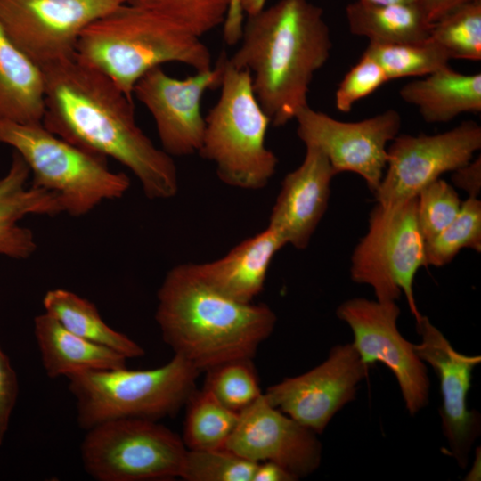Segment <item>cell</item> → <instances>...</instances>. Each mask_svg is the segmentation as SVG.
Returning a JSON list of instances; mask_svg holds the SVG:
<instances>
[{
	"label": "cell",
	"instance_id": "cell-1",
	"mask_svg": "<svg viewBox=\"0 0 481 481\" xmlns=\"http://www.w3.org/2000/svg\"><path fill=\"white\" fill-rule=\"evenodd\" d=\"M43 126L54 135L128 168L151 200L179 189L173 157L138 126L133 99L108 77L74 57L43 69Z\"/></svg>",
	"mask_w": 481,
	"mask_h": 481
},
{
	"label": "cell",
	"instance_id": "cell-2",
	"mask_svg": "<svg viewBox=\"0 0 481 481\" xmlns=\"http://www.w3.org/2000/svg\"><path fill=\"white\" fill-rule=\"evenodd\" d=\"M240 39L229 62L250 72L253 92L271 125L285 126L308 105L314 75L330 54L323 10L309 0H279L248 16Z\"/></svg>",
	"mask_w": 481,
	"mask_h": 481
},
{
	"label": "cell",
	"instance_id": "cell-3",
	"mask_svg": "<svg viewBox=\"0 0 481 481\" xmlns=\"http://www.w3.org/2000/svg\"><path fill=\"white\" fill-rule=\"evenodd\" d=\"M157 297L155 320L163 340L200 372L253 359L277 321L266 305L217 292L196 276L190 263L167 272Z\"/></svg>",
	"mask_w": 481,
	"mask_h": 481
},
{
	"label": "cell",
	"instance_id": "cell-4",
	"mask_svg": "<svg viewBox=\"0 0 481 481\" xmlns=\"http://www.w3.org/2000/svg\"><path fill=\"white\" fill-rule=\"evenodd\" d=\"M76 56L131 99L137 81L161 64L179 62L195 71L213 67L200 37L171 18L131 2L90 24L79 37Z\"/></svg>",
	"mask_w": 481,
	"mask_h": 481
},
{
	"label": "cell",
	"instance_id": "cell-5",
	"mask_svg": "<svg viewBox=\"0 0 481 481\" xmlns=\"http://www.w3.org/2000/svg\"><path fill=\"white\" fill-rule=\"evenodd\" d=\"M220 96L205 118L198 153L214 163L224 184L257 191L273 176L278 158L265 145L270 119L253 92L249 70L225 60Z\"/></svg>",
	"mask_w": 481,
	"mask_h": 481
},
{
	"label": "cell",
	"instance_id": "cell-6",
	"mask_svg": "<svg viewBox=\"0 0 481 481\" xmlns=\"http://www.w3.org/2000/svg\"><path fill=\"white\" fill-rule=\"evenodd\" d=\"M200 373L185 359L174 355L154 369L92 371L67 379L76 399L77 424L86 431L113 420L157 421L175 414L196 389Z\"/></svg>",
	"mask_w": 481,
	"mask_h": 481
},
{
	"label": "cell",
	"instance_id": "cell-7",
	"mask_svg": "<svg viewBox=\"0 0 481 481\" xmlns=\"http://www.w3.org/2000/svg\"><path fill=\"white\" fill-rule=\"evenodd\" d=\"M0 143L12 147L27 164L31 184L56 194L63 212L80 216L104 200L124 196L130 179L110 170L104 157L47 130L43 124L0 120Z\"/></svg>",
	"mask_w": 481,
	"mask_h": 481
},
{
	"label": "cell",
	"instance_id": "cell-8",
	"mask_svg": "<svg viewBox=\"0 0 481 481\" xmlns=\"http://www.w3.org/2000/svg\"><path fill=\"white\" fill-rule=\"evenodd\" d=\"M187 453L177 434L146 419H118L86 430L80 455L97 481H153L180 477Z\"/></svg>",
	"mask_w": 481,
	"mask_h": 481
},
{
	"label": "cell",
	"instance_id": "cell-9",
	"mask_svg": "<svg viewBox=\"0 0 481 481\" xmlns=\"http://www.w3.org/2000/svg\"><path fill=\"white\" fill-rule=\"evenodd\" d=\"M425 245L417 219V197L394 208L377 204L370 213L367 232L353 251L351 279L371 286L378 301H396L404 293L417 321L421 314L413 284L418 270L428 266Z\"/></svg>",
	"mask_w": 481,
	"mask_h": 481
},
{
	"label": "cell",
	"instance_id": "cell-10",
	"mask_svg": "<svg viewBox=\"0 0 481 481\" xmlns=\"http://www.w3.org/2000/svg\"><path fill=\"white\" fill-rule=\"evenodd\" d=\"M129 0H0V24L42 69L72 58L82 32Z\"/></svg>",
	"mask_w": 481,
	"mask_h": 481
},
{
	"label": "cell",
	"instance_id": "cell-11",
	"mask_svg": "<svg viewBox=\"0 0 481 481\" xmlns=\"http://www.w3.org/2000/svg\"><path fill=\"white\" fill-rule=\"evenodd\" d=\"M336 315L350 327L352 344L363 362L369 366L382 363L394 374L408 413L413 416L426 407L430 389L427 367L398 330L396 301L354 298L342 302Z\"/></svg>",
	"mask_w": 481,
	"mask_h": 481
},
{
	"label": "cell",
	"instance_id": "cell-12",
	"mask_svg": "<svg viewBox=\"0 0 481 481\" xmlns=\"http://www.w3.org/2000/svg\"><path fill=\"white\" fill-rule=\"evenodd\" d=\"M481 148V127L464 121L444 133L398 135L387 147V162L374 192L377 203L394 208L416 198L441 175L473 159Z\"/></svg>",
	"mask_w": 481,
	"mask_h": 481
},
{
	"label": "cell",
	"instance_id": "cell-13",
	"mask_svg": "<svg viewBox=\"0 0 481 481\" xmlns=\"http://www.w3.org/2000/svg\"><path fill=\"white\" fill-rule=\"evenodd\" d=\"M297 135L305 146L321 151L335 173L360 175L373 193L387 162V144L398 135L402 118L395 110L357 121H339L309 105L295 117Z\"/></svg>",
	"mask_w": 481,
	"mask_h": 481
},
{
	"label": "cell",
	"instance_id": "cell-14",
	"mask_svg": "<svg viewBox=\"0 0 481 481\" xmlns=\"http://www.w3.org/2000/svg\"><path fill=\"white\" fill-rule=\"evenodd\" d=\"M226 58L223 53L210 69L183 79L156 67L135 84L133 96L152 116L162 150L171 157L198 153L205 129L201 99L208 90L220 87Z\"/></svg>",
	"mask_w": 481,
	"mask_h": 481
},
{
	"label": "cell",
	"instance_id": "cell-15",
	"mask_svg": "<svg viewBox=\"0 0 481 481\" xmlns=\"http://www.w3.org/2000/svg\"><path fill=\"white\" fill-rule=\"evenodd\" d=\"M369 367L352 343L338 344L322 363L298 376L283 379L264 395L273 406L322 434L335 414L355 399Z\"/></svg>",
	"mask_w": 481,
	"mask_h": 481
},
{
	"label": "cell",
	"instance_id": "cell-16",
	"mask_svg": "<svg viewBox=\"0 0 481 481\" xmlns=\"http://www.w3.org/2000/svg\"><path fill=\"white\" fill-rule=\"evenodd\" d=\"M415 322L420 343L413 344V349L439 380L441 428L449 454L465 469L481 431L480 414L469 410L467 404L472 372L481 363V356L458 352L428 317L421 314Z\"/></svg>",
	"mask_w": 481,
	"mask_h": 481
},
{
	"label": "cell",
	"instance_id": "cell-17",
	"mask_svg": "<svg viewBox=\"0 0 481 481\" xmlns=\"http://www.w3.org/2000/svg\"><path fill=\"white\" fill-rule=\"evenodd\" d=\"M316 435L273 406L263 393L239 412L224 448L254 462L277 463L298 480L321 464L322 449Z\"/></svg>",
	"mask_w": 481,
	"mask_h": 481
},
{
	"label": "cell",
	"instance_id": "cell-18",
	"mask_svg": "<svg viewBox=\"0 0 481 481\" xmlns=\"http://www.w3.org/2000/svg\"><path fill=\"white\" fill-rule=\"evenodd\" d=\"M336 175L321 151L306 146L301 164L283 178L269 216L268 225L287 245L297 249L308 246L327 210L330 183Z\"/></svg>",
	"mask_w": 481,
	"mask_h": 481
},
{
	"label": "cell",
	"instance_id": "cell-19",
	"mask_svg": "<svg viewBox=\"0 0 481 481\" xmlns=\"http://www.w3.org/2000/svg\"><path fill=\"white\" fill-rule=\"evenodd\" d=\"M286 245L282 236L267 225L224 257L190 265L200 280L217 292L240 302H252L264 289L274 256Z\"/></svg>",
	"mask_w": 481,
	"mask_h": 481
},
{
	"label": "cell",
	"instance_id": "cell-20",
	"mask_svg": "<svg viewBox=\"0 0 481 481\" xmlns=\"http://www.w3.org/2000/svg\"><path fill=\"white\" fill-rule=\"evenodd\" d=\"M29 169L14 151L10 167L0 177V255L15 259L30 257L37 249L33 232L21 226L27 216L63 213L53 192L29 184Z\"/></svg>",
	"mask_w": 481,
	"mask_h": 481
},
{
	"label": "cell",
	"instance_id": "cell-21",
	"mask_svg": "<svg viewBox=\"0 0 481 481\" xmlns=\"http://www.w3.org/2000/svg\"><path fill=\"white\" fill-rule=\"evenodd\" d=\"M34 334L44 370L51 379L126 367V356L72 333L45 312L35 317Z\"/></svg>",
	"mask_w": 481,
	"mask_h": 481
},
{
	"label": "cell",
	"instance_id": "cell-22",
	"mask_svg": "<svg viewBox=\"0 0 481 481\" xmlns=\"http://www.w3.org/2000/svg\"><path fill=\"white\" fill-rule=\"evenodd\" d=\"M44 70L0 24V120L41 124L45 113Z\"/></svg>",
	"mask_w": 481,
	"mask_h": 481
},
{
	"label": "cell",
	"instance_id": "cell-23",
	"mask_svg": "<svg viewBox=\"0 0 481 481\" xmlns=\"http://www.w3.org/2000/svg\"><path fill=\"white\" fill-rule=\"evenodd\" d=\"M399 94L426 122H448L462 113L481 111V74L460 73L448 65L405 84Z\"/></svg>",
	"mask_w": 481,
	"mask_h": 481
},
{
	"label": "cell",
	"instance_id": "cell-24",
	"mask_svg": "<svg viewBox=\"0 0 481 481\" xmlns=\"http://www.w3.org/2000/svg\"><path fill=\"white\" fill-rule=\"evenodd\" d=\"M346 17L352 34L379 44L425 41L432 26L420 1L372 4L357 0L346 5Z\"/></svg>",
	"mask_w": 481,
	"mask_h": 481
},
{
	"label": "cell",
	"instance_id": "cell-25",
	"mask_svg": "<svg viewBox=\"0 0 481 481\" xmlns=\"http://www.w3.org/2000/svg\"><path fill=\"white\" fill-rule=\"evenodd\" d=\"M45 312L72 333L109 347L126 358L142 357L143 348L126 335L115 330L101 317L96 306L76 293L54 289L43 298Z\"/></svg>",
	"mask_w": 481,
	"mask_h": 481
},
{
	"label": "cell",
	"instance_id": "cell-26",
	"mask_svg": "<svg viewBox=\"0 0 481 481\" xmlns=\"http://www.w3.org/2000/svg\"><path fill=\"white\" fill-rule=\"evenodd\" d=\"M185 405L183 442L188 450L224 448L234 430L239 412L222 404L208 390H194Z\"/></svg>",
	"mask_w": 481,
	"mask_h": 481
},
{
	"label": "cell",
	"instance_id": "cell-27",
	"mask_svg": "<svg viewBox=\"0 0 481 481\" xmlns=\"http://www.w3.org/2000/svg\"><path fill=\"white\" fill-rule=\"evenodd\" d=\"M383 69L389 80L421 77L449 65L447 53L431 39L415 43L369 42L363 52Z\"/></svg>",
	"mask_w": 481,
	"mask_h": 481
},
{
	"label": "cell",
	"instance_id": "cell-28",
	"mask_svg": "<svg viewBox=\"0 0 481 481\" xmlns=\"http://www.w3.org/2000/svg\"><path fill=\"white\" fill-rule=\"evenodd\" d=\"M429 39L450 59L481 60V0H469L432 23Z\"/></svg>",
	"mask_w": 481,
	"mask_h": 481
},
{
	"label": "cell",
	"instance_id": "cell-29",
	"mask_svg": "<svg viewBox=\"0 0 481 481\" xmlns=\"http://www.w3.org/2000/svg\"><path fill=\"white\" fill-rule=\"evenodd\" d=\"M463 249L481 251V201L476 197L462 201L456 217L426 241L427 265L444 266Z\"/></svg>",
	"mask_w": 481,
	"mask_h": 481
},
{
	"label": "cell",
	"instance_id": "cell-30",
	"mask_svg": "<svg viewBox=\"0 0 481 481\" xmlns=\"http://www.w3.org/2000/svg\"><path fill=\"white\" fill-rule=\"evenodd\" d=\"M203 387L236 412L263 394L252 359L230 361L208 370Z\"/></svg>",
	"mask_w": 481,
	"mask_h": 481
},
{
	"label": "cell",
	"instance_id": "cell-31",
	"mask_svg": "<svg viewBox=\"0 0 481 481\" xmlns=\"http://www.w3.org/2000/svg\"><path fill=\"white\" fill-rule=\"evenodd\" d=\"M257 464L225 448L187 449L180 477L187 481H252Z\"/></svg>",
	"mask_w": 481,
	"mask_h": 481
},
{
	"label": "cell",
	"instance_id": "cell-32",
	"mask_svg": "<svg viewBox=\"0 0 481 481\" xmlns=\"http://www.w3.org/2000/svg\"><path fill=\"white\" fill-rule=\"evenodd\" d=\"M157 11L200 37L224 23L233 0H129Z\"/></svg>",
	"mask_w": 481,
	"mask_h": 481
},
{
	"label": "cell",
	"instance_id": "cell-33",
	"mask_svg": "<svg viewBox=\"0 0 481 481\" xmlns=\"http://www.w3.org/2000/svg\"><path fill=\"white\" fill-rule=\"evenodd\" d=\"M462 201L454 187L437 179L417 195V219L425 241L445 228L459 214Z\"/></svg>",
	"mask_w": 481,
	"mask_h": 481
},
{
	"label": "cell",
	"instance_id": "cell-34",
	"mask_svg": "<svg viewBox=\"0 0 481 481\" xmlns=\"http://www.w3.org/2000/svg\"><path fill=\"white\" fill-rule=\"evenodd\" d=\"M389 79L380 65L363 53L360 60L345 75L335 94V105L342 113L350 112L354 104L370 95Z\"/></svg>",
	"mask_w": 481,
	"mask_h": 481
},
{
	"label": "cell",
	"instance_id": "cell-35",
	"mask_svg": "<svg viewBox=\"0 0 481 481\" xmlns=\"http://www.w3.org/2000/svg\"><path fill=\"white\" fill-rule=\"evenodd\" d=\"M19 394L17 374L8 356L0 347V445L9 428Z\"/></svg>",
	"mask_w": 481,
	"mask_h": 481
},
{
	"label": "cell",
	"instance_id": "cell-36",
	"mask_svg": "<svg viewBox=\"0 0 481 481\" xmlns=\"http://www.w3.org/2000/svg\"><path fill=\"white\" fill-rule=\"evenodd\" d=\"M265 0H233L224 21V38L228 44H235L241 36L242 13L254 15L265 8Z\"/></svg>",
	"mask_w": 481,
	"mask_h": 481
},
{
	"label": "cell",
	"instance_id": "cell-37",
	"mask_svg": "<svg viewBox=\"0 0 481 481\" xmlns=\"http://www.w3.org/2000/svg\"><path fill=\"white\" fill-rule=\"evenodd\" d=\"M452 181L454 186L465 191L469 197L477 198L481 191V158L453 171Z\"/></svg>",
	"mask_w": 481,
	"mask_h": 481
},
{
	"label": "cell",
	"instance_id": "cell-38",
	"mask_svg": "<svg viewBox=\"0 0 481 481\" xmlns=\"http://www.w3.org/2000/svg\"><path fill=\"white\" fill-rule=\"evenodd\" d=\"M297 477L281 465L272 461L257 462L252 481H295Z\"/></svg>",
	"mask_w": 481,
	"mask_h": 481
},
{
	"label": "cell",
	"instance_id": "cell-39",
	"mask_svg": "<svg viewBox=\"0 0 481 481\" xmlns=\"http://www.w3.org/2000/svg\"><path fill=\"white\" fill-rule=\"evenodd\" d=\"M469 0H420L425 14L430 23H434L444 15Z\"/></svg>",
	"mask_w": 481,
	"mask_h": 481
},
{
	"label": "cell",
	"instance_id": "cell-40",
	"mask_svg": "<svg viewBox=\"0 0 481 481\" xmlns=\"http://www.w3.org/2000/svg\"><path fill=\"white\" fill-rule=\"evenodd\" d=\"M367 4H398V3H412L419 2L420 0H358Z\"/></svg>",
	"mask_w": 481,
	"mask_h": 481
}]
</instances>
